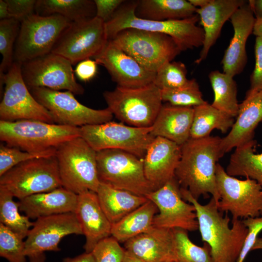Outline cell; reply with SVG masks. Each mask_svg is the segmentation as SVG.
Listing matches in <instances>:
<instances>
[{
	"mask_svg": "<svg viewBox=\"0 0 262 262\" xmlns=\"http://www.w3.org/2000/svg\"><path fill=\"white\" fill-rule=\"evenodd\" d=\"M63 262H97L91 252H85L73 258H67Z\"/></svg>",
	"mask_w": 262,
	"mask_h": 262,
	"instance_id": "obj_48",
	"label": "cell"
},
{
	"mask_svg": "<svg viewBox=\"0 0 262 262\" xmlns=\"http://www.w3.org/2000/svg\"><path fill=\"white\" fill-rule=\"evenodd\" d=\"M55 156L62 187L77 195L97 192L100 184L97 152L82 137L61 144Z\"/></svg>",
	"mask_w": 262,
	"mask_h": 262,
	"instance_id": "obj_5",
	"label": "cell"
},
{
	"mask_svg": "<svg viewBox=\"0 0 262 262\" xmlns=\"http://www.w3.org/2000/svg\"><path fill=\"white\" fill-rule=\"evenodd\" d=\"M185 64L180 61L167 62L156 72L153 83L161 90L177 88L188 81Z\"/></svg>",
	"mask_w": 262,
	"mask_h": 262,
	"instance_id": "obj_39",
	"label": "cell"
},
{
	"mask_svg": "<svg viewBox=\"0 0 262 262\" xmlns=\"http://www.w3.org/2000/svg\"><path fill=\"white\" fill-rule=\"evenodd\" d=\"M34 98L49 112L54 123L81 127L112 121L113 115L106 108L94 109L79 102L74 94L45 87L29 89Z\"/></svg>",
	"mask_w": 262,
	"mask_h": 262,
	"instance_id": "obj_12",
	"label": "cell"
},
{
	"mask_svg": "<svg viewBox=\"0 0 262 262\" xmlns=\"http://www.w3.org/2000/svg\"><path fill=\"white\" fill-rule=\"evenodd\" d=\"M100 183L146 196L154 191L145 174L143 159L127 151L107 149L97 152Z\"/></svg>",
	"mask_w": 262,
	"mask_h": 262,
	"instance_id": "obj_7",
	"label": "cell"
},
{
	"mask_svg": "<svg viewBox=\"0 0 262 262\" xmlns=\"http://www.w3.org/2000/svg\"><path fill=\"white\" fill-rule=\"evenodd\" d=\"M112 236L99 241L91 252L97 262H122L125 249Z\"/></svg>",
	"mask_w": 262,
	"mask_h": 262,
	"instance_id": "obj_42",
	"label": "cell"
},
{
	"mask_svg": "<svg viewBox=\"0 0 262 262\" xmlns=\"http://www.w3.org/2000/svg\"><path fill=\"white\" fill-rule=\"evenodd\" d=\"M74 213L85 237V252H91L99 241L111 235L112 224L100 206L96 192L87 191L78 195Z\"/></svg>",
	"mask_w": 262,
	"mask_h": 262,
	"instance_id": "obj_23",
	"label": "cell"
},
{
	"mask_svg": "<svg viewBox=\"0 0 262 262\" xmlns=\"http://www.w3.org/2000/svg\"><path fill=\"white\" fill-rule=\"evenodd\" d=\"M108 40L105 23L95 16L71 22L62 33L51 52L65 57L74 65L94 57Z\"/></svg>",
	"mask_w": 262,
	"mask_h": 262,
	"instance_id": "obj_16",
	"label": "cell"
},
{
	"mask_svg": "<svg viewBox=\"0 0 262 262\" xmlns=\"http://www.w3.org/2000/svg\"><path fill=\"white\" fill-rule=\"evenodd\" d=\"M236 117L229 134L221 138L220 146L224 154L254 140L255 130L262 120V90L239 104Z\"/></svg>",
	"mask_w": 262,
	"mask_h": 262,
	"instance_id": "obj_25",
	"label": "cell"
},
{
	"mask_svg": "<svg viewBox=\"0 0 262 262\" xmlns=\"http://www.w3.org/2000/svg\"><path fill=\"white\" fill-rule=\"evenodd\" d=\"M73 234H83L73 213L38 218L33 222L25 241V255L31 258L46 251H60L58 245L62 239Z\"/></svg>",
	"mask_w": 262,
	"mask_h": 262,
	"instance_id": "obj_18",
	"label": "cell"
},
{
	"mask_svg": "<svg viewBox=\"0 0 262 262\" xmlns=\"http://www.w3.org/2000/svg\"></svg>",
	"mask_w": 262,
	"mask_h": 262,
	"instance_id": "obj_56",
	"label": "cell"
},
{
	"mask_svg": "<svg viewBox=\"0 0 262 262\" xmlns=\"http://www.w3.org/2000/svg\"><path fill=\"white\" fill-rule=\"evenodd\" d=\"M122 262H144L131 252L125 249L124 257Z\"/></svg>",
	"mask_w": 262,
	"mask_h": 262,
	"instance_id": "obj_52",
	"label": "cell"
},
{
	"mask_svg": "<svg viewBox=\"0 0 262 262\" xmlns=\"http://www.w3.org/2000/svg\"><path fill=\"white\" fill-rule=\"evenodd\" d=\"M194 110L191 138L209 136L214 129L226 133L235 122L233 117L217 109L208 102L194 107Z\"/></svg>",
	"mask_w": 262,
	"mask_h": 262,
	"instance_id": "obj_32",
	"label": "cell"
},
{
	"mask_svg": "<svg viewBox=\"0 0 262 262\" xmlns=\"http://www.w3.org/2000/svg\"><path fill=\"white\" fill-rule=\"evenodd\" d=\"M96 16L104 23L108 22L125 1L123 0H94Z\"/></svg>",
	"mask_w": 262,
	"mask_h": 262,
	"instance_id": "obj_46",
	"label": "cell"
},
{
	"mask_svg": "<svg viewBox=\"0 0 262 262\" xmlns=\"http://www.w3.org/2000/svg\"><path fill=\"white\" fill-rule=\"evenodd\" d=\"M180 190L182 198L195 208L202 240L210 246L213 262H237L248 233L243 220L232 219L230 227L228 213L223 215L214 198L202 205L188 190Z\"/></svg>",
	"mask_w": 262,
	"mask_h": 262,
	"instance_id": "obj_2",
	"label": "cell"
},
{
	"mask_svg": "<svg viewBox=\"0 0 262 262\" xmlns=\"http://www.w3.org/2000/svg\"><path fill=\"white\" fill-rule=\"evenodd\" d=\"M180 157V146L163 137L154 138L143 159L145 176L154 191L175 178Z\"/></svg>",
	"mask_w": 262,
	"mask_h": 262,
	"instance_id": "obj_20",
	"label": "cell"
},
{
	"mask_svg": "<svg viewBox=\"0 0 262 262\" xmlns=\"http://www.w3.org/2000/svg\"><path fill=\"white\" fill-rule=\"evenodd\" d=\"M257 249H262V238H257L251 251Z\"/></svg>",
	"mask_w": 262,
	"mask_h": 262,
	"instance_id": "obj_54",
	"label": "cell"
},
{
	"mask_svg": "<svg viewBox=\"0 0 262 262\" xmlns=\"http://www.w3.org/2000/svg\"><path fill=\"white\" fill-rule=\"evenodd\" d=\"M255 63L250 77V87L246 94L247 98L262 90V37L257 36L255 43Z\"/></svg>",
	"mask_w": 262,
	"mask_h": 262,
	"instance_id": "obj_43",
	"label": "cell"
},
{
	"mask_svg": "<svg viewBox=\"0 0 262 262\" xmlns=\"http://www.w3.org/2000/svg\"><path fill=\"white\" fill-rule=\"evenodd\" d=\"M79 136L80 127L36 120H0V141L27 152L55 150L66 141Z\"/></svg>",
	"mask_w": 262,
	"mask_h": 262,
	"instance_id": "obj_4",
	"label": "cell"
},
{
	"mask_svg": "<svg viewBox=\"0 0 262 262\" xmlns=\"http://www.w3.org/2000/svg\"><path fill=\"white\" fill-rule=\"evenodd\" d=\"M255 19L248 1H246L230 18L234 33L224 52L221 64L223 72L231 77L242 73L246 65V43L252 33Z\"/></svg>",
	"mask_w": 262,
	"mask_h": 262,
	"instance_id": "obj_21",
	"label": "cell"
},
{
	"mask_svg": "<svg viewBox=\"0 0 262 262\" xmlns=\"http://www.w3.org/2000/svg\"><path fill=\"white\" fill-rule=\"evenodd\" d=\"M93 58L106 68L117 86L138 88L154 82L156 73L145 69L110 40Z\"/></svg>",
	"mask_w": 262,
	"mask_h": 262,
	"instance_id": "obj_19",
	"label": "cell"
},
{
	"mask_svg": "<svg viewBox=\"0 0 262 262\" xmlns=\"http://www.w3.org/2000/svg\"><path fill=\"white\" fill-rule=\"evenodd\" d=\"M12 18L10 15L8 5L5 0H0V19L5 20Z\"/></svg>",
	"mask_w": 262,
	"mask_h": 262,
	"instance_id": "obj_50",
	"label": "cell"
},
{
	"mask_svg": "<svg viewBox=\"0 0 262 262\" xmlns=\"http://www.w3.org/2000/svg\"><path fill=\"white\" fill-rule=\"evenodd\" d=\"M194 112V107L163 104L151 126V135L181 146L190 138Z\"/></svg>",
	"mask_w": 262,
	"mask_h": 262,
	"instance_id": "obj_27",
	"label": "cell"
},
{
	"mask_svg": "<svg viewBox=\"0 0 262 262\" xmlns=\"http://www.w3.org/2000/svg\"><path fill=\"white\" fill-rule=\"evenodd\" d=\"M11 18L20 23L35 13L36 0H5Z\"/></svg>",
	"mask_w": 262,
	"mask_h": 262,
	"instance_id": "obj_45",
	"label": "cell"
},
{
	"mask_svg": "<svg viewBox=\"0 0 262 262\" xmlns=\"http://www.w3.org/2000/svg\"><path fill=\"white\" fill-rule=\"evenodd\" d=\"M98 63L90 58L79 62L74 70L76 76L81 81L87 82L95 77L97 73Z\"/></svg>",
	"mask_w": 262,
	"mask_h": 262,
	"instance_id": "obj_47",
	"label": "cell"
},
{
	"mask_svg": "<svg viewBox=\"0 0 262 262\" xmlns=\"http://www.w3.org/2000/svg\"><path fill=\"white\" fill-rule=\"evenodd\" d=\"M188 1L196 8H200L207 5L210 0H188Z\"/></svg>",
	"mask_w": 262,
	"mask_h": 262,
	"instance_id": "obj_53",
	"label": "cell"
},
{
	"mask_svg": "<svg viewBox=\"0 0 262 262\" xmlns=\"http://www.w3.org/2000/svg\"><path fill=\"white\" fill-rule=\"evenodd\" d=\"M252 33L256 37H262V17L255 19Z\"/></svg>",
	"mask_w": 262,
	"mask_h": 262,
	"instance_id": "obj_51",
	"label": "cell"
},
{
	"mask_svg": "<svg viewBox=\"0 0 262 262\" xmlns=\"http://www.w3.org/2000/svg\"><path fill=\"white\" fill-rule=\"evenodd\" d=\"M215 174L220 196L217 206L221 212L230 213L232 219L262 216V186L256 180L248 178L241 180L229 176L218 163Z\"/></svg>",
	"mask_w": 262,
	"mask_h": 262,
	"instance_id": "obj_13",
	"label": "cell"
},
{
	"mask_svg": "<svg viewBox=\"0 0 262 262\" xmlns=\"http://www.w3.org/2000/svg\"><path fill=\"white\" fill-rule=\"evenodd\" d=\"M151 129V127L139 128L111 121L82 126L80 135L96 152L116 149L143 159L155 138L150 133Z\"/></svg>",
	"mask_w": 262,
	"mask_h": 262,
	"instance_id": "obj_11",
	"label": "cell"
},
{
	"mask_svg": "<svg viewBox=\"0 0 262 262\" xmlns=\"http://www.w3.org/2000/svg\"><path fill=\"white\" fill-rule=\"evenodd\" d=\"M4 91L0 103V120H36L54 123L49 112L33 96L26 85L21 64L14 62L0 79Z\"/></svg>",
	"mask_w": 262,
	"mask_h": 262,
	"instance_id": "obj_14",
	"label": "cell"
},
{
	"mask_svg": "<svg viewBox=\"0 0 262 262\" xmlns=\"http://www.w3.org/2000/svg\"><path fill=\"white\" fill-rule=\"evenodd\" d=\"M31 262H44L45 257L44 254L40 255L29 258Z\"/></svg>",
	"mask_w": 262,
	"mask_h": 262,
	"instance_id": "obj_55",
	"label": "cell"
},
{
	"mask_svg": "<svg viewBox=\"0 0 262 262\" xmlns=\"http://www.w3.org/2000/svg\"><path fill=\"white\" fill-rule=\"evenodd\" d=\"M110 40L145 69L154 73L181 52L170 36L134 28L119 32Z\"/></svg>",
	"mask_w": 262,
	"mask_h": 262,
	"instance_id": "obj_8",
	"label": "cell"
},
{
	"mask_svg": "<svg viewBox=\"0 0 262 262\" xmlns=\"http://www.w3.org/2000/svg\"><path fill=\"white\" fill-rule=\"evenodd\" d=\"M59 15L34 13L20 23L14 50V62L22 64L51 52L63 31L71 23Z\"/></svg>",
	"mask_w": 262,
	"mask_h": 262,
	"instance_id": "obj_10",
	"label": "cell"
},
{
	"mask_svg": "<svg viewBox=\"0 0 262 262\" xmlns=\"http://www.w3.org/2000/svg\"></svg>",
	"mask_w": 262,
	"mask_h": 262,
	"instance_id": "obj_57",
	"label": "cell"
},
{
	"mask_svg": "<svg viewBox=\"0 0 262 262\" xmlns=\"http://www.w3.org/2000/svg\"><path fill=\"white\" fill-rule=\"evenodd\" d=\"M158 212L157 206L148 200L118 222L112 224L111 236L119 242H126L150 229Z\"/></svg>",
	"mask_w": 262,
	"mask_h": 262,
	"instance_id": "obj_30",
	"label": "cell"
},
{
	"mask_svg": "<svg viewBox=\"0 0 262 262\" xmlns=\"http://www.w3.org/2000/svg\"><path fill=\"white\" fill-rule=\"evenodd\" d=\"M256 144L253 140L236 147L226 171L231 176L254 180L262 186V153H254Z\"/></svg>",
	"mask_w": 262,
	"mask_h": 262,
	"instance_id": "obj_33",
	"label": "cell"
},
{
	"mask_svg": "<svg viewBox=\"0 0 262 262\" xmlns=\"http://www.w3.org/2000/svg\"><path fill=\"white\" fill-rule=\"evenodd\" d=\"M0 186L19 200L62 187L56 156L29 160L0 176Z\"/></svg>",
	"mask_w": 262,
	"mask_h": 262,
	"instance_id": "obj_9",
	"label": "cell"
},
{
	"mask_svg": "<svg viewBox=\"0 0 262 262\" xmlns=\"http://www.w3.org/2000/svg\"><path fill=\"white\" fill-rule=\"evenodd\" d=\"M23 238L0 223V256L9 262H26Z\"/></svg>",
	"mask_w": 262,
	"mask_h": 262,
	"instance_id": "obj_40",
	"label": "cell"
},
{
	"mask_svg": "<svg viewBox=\"0 0 262 262\" xmlns=\"http://www.w3.org/2000/svg\"><path fill=\"white\" fill-rule=\"evenodd\" d=\"M35 13L42 16L59 15L75 22L96 16V8L91 0H37Z\"/></svg>",
	"mask_w": 262,
	"mask_h": 262,
	"instance_id": "obj_31",
	"label": "cell"
},
{
	"mask_svg": "<svg viewBox=\"0 0 262 262\" xmlns=\"http://www.w3.org/2000/svg\"><path fill=\"white\" fill-rule=\"evenodd\" d=\"M14 197L7 189L0 186V222L24 239L33 222L19 213V202L14 201Z\"/></svg>",
	"mask_w": 262,
	"mask_h": 262,
	"instance_id": "obj_35",
	"label": "cell"
},
{
	"mask_svg": "<svg viewBox=\"0 0 262 262\" xmlns=\"http://www.w3.org/2000/svg\"><path fill=\"white\" fill-rule=\"evenodd\" d=\"M96 193L100 206L112 225L148 200L145 196L115 189L100 182Z\"/></svg>",
	"mask_w": 262,
	"mask_h": 262,
	"instance_id": "obj_28",
	"label": "cell"
},
{
	"mask_svg": "<svg viewBox=\"0 0 262 262\" xmlns=\"http://www.w3.org/2000/svg\"><path fill=\"white\" fill-rule=\"evenodd\" d=\"M19 210L29 218L74 213L78 195L63 187L33 194L19 200Z\"/></svg>",
	"mask_w": 262,
	"mask_h": 262,
	"instance_id": "obj_26",
	"label": "cell"
},
{
	"mask_svg": "<svg viewBox=\"0 0 262 262\" xmlns=\"http://www.w3.org/2000/svg\"><path fill=\"white\" fill-rule=\"evenodd\" d=\"M209 79L214 93L211 105L232 117L238 113L237 84L233 77L218 70L211 71Z\"/></svg>",
	"mask_w": 262,
	"mask_h": 262,
	"instance_id": "obj_34",
	"label": "cell"
},
{
	"mask_svg": "<svg viewBox=\"0 0 262 262\" xmlns=\"http://www.w3.org/2000/svg\"><path fill=\"white\" fill-rule=\"evenodd\" d=\"M246 0H210L205 6L196 8L199 23L204 33V41L199 57L195 63L199 64L205 60L211 48L219 37L225 22Z\"/></svg>",
	"mask_w": 262,
	"mask_h": 262,
	"instance_id": "obj_24",
	"label": "cell"
},
{
	"mask_svg": "<svg viewBox=\"0 0 262 262\" xmlns=\"http://www.w3.org/2000/svg\"><path fill=\"white\" fill-rule=\"evenodd\" d=\"M20 22L14 18L0 21V52L2 60L0 65V79L14 62V43L17 38Z\"/></svg>",
	"mask_w": 262,
	"mask_h": 262,
	"instance_id": "obj_37",
	"label": "cell"
},
{
	"mask_svg": "<svg viewBox=\"0 0 262 262\" xmlns=\"http://www.w3.org/2000/svg\"><path fill=\"white\" fill-rule=\"evenodd\" d=\"M124 247L144 262H177L172 229L152 226L125 242Z\"/></svg>",
	"mask_w": 262,
	"mask_h": 262,
	"instance_id": "obj_22",
	"label": "cell"
},
{
	"mask_svg": "<svg viewBox=\"0 0 262 262\" xmlns=\"http://www.w3.org/2000/svg\"><path fill=\"white\" fill-rule=\"evenodd\" d=\"M161 91L163 101L172 105L194 107L207 102L204 100L198 83L195 79L189 80L181 87Z\"/></svg>",
	"mask_w": 262,
	"mask_h": 262,
	"instance_id": "obj_38",
	"label": "cell"
},
{
	"mask_svg": "<svg viewBox=\"0 0 262 262\" xmlns=\"http://www.w3.org/2000/svg\"><path fill=\"white\" fill-rule=\"evenodd\" d=\"M103 96L113 115L135 127H151L163 105L161 91L154 83L134 88L117 86Z\"/></svg>",
	"mask_w": 262,
	"mask_h": 262,
	"instance_id": "obj_6",
	"label": "cell"
},
{
	"mask_svg": "<svg viewBox=\"0 0 262 262\" xmlns=\"http://www.w3.org/2000/svg\"><path fill=\"white\" fill-rule=\"evenodd\" d=\"M136 5V0H125L111 19L105 23L108 40L122 30L134 28L167 34L173 38L181 51L202 47L204 33L203 28L197 25L199 22L197 14L182 19L150 20L135 16Z\"/></svg>",
	"mask_w": 262,
	"mask_h": 262,
	"instance_id": "obj_3",
	"label": "cell"
},
{
	"mask_svg": "<svg viewBox=\"0 0 262 262\" xmlns=\"http://www.w3.org/2000/svg\"><path fill=\"white\" fill-rule=\"evenodd\" d=\"M221 138L207 136L190 138L181 146V157L175 178L180 187L187 189L198 200L201 196L212 197L218 203L220 196L216 182L217 162L225 154Z\"/></svg>",
	"mask_w": 262,
	"mask_h": 262,
	"instance_id": "obj_1",
	"label": "cell"
},
{
	"mask_svg": "<svg viewBox=\"0 0 262 262\" xmlns=\"http://www.w3.org/2000/svg\"><path fill=\"white\" fill-rule=\"evenodd\" d=\"M242 220L248 229V233L237 262H244L248 253L251 251L259 233L262 230V216Z\"/></svg>",
	"mask_w": 262,
	"mask_h": 262,
	"instance_id": "obj_44",
	"label": "cell"
},
{
	"mask_svg": "<svg viewBox=\"0 0 262 262\" xmlns=\"http://www.w3.org/2000/svg\"><path fill=\"white\" fill-rule=\"evenodd\" d=\"M56 149L42 152H30L1 143L0 145V176L16 165L35 158L54 156Z\"/></svg>",
	"mask_w": 262,
	"mask_h": 262,
	"instance_id": "obj_41",
	"label": "cell"
},
{
	"mask_svg": "<svg viewBox=\"0 0 262 262\" xmlns=\"http://www.w3.org/2000/svg\"><path fill=\"white\" fill-rule=\"evenodd\" d=\"M196 10L188 0H136L135 15L144 19L165 21L190 17Z\"/></svg>",
	"mask_w": 262,
	"mask_h": 262,
	"instance_id": "obj_29",
	"label": "cell"
},
{
	"mask_svg": "<svg viewBox=\"0 0 262 262\" xmlns=\"http://www.w3.org/2000/svg\"><path fill=\"white\" fill-rule=\"evenodd\" d=\"M145 197L153 202L159 210L154 217L153 226L187 231L198 229L195 208L182 198L180 186L175 178Z\"/></svg>",
	"mask_w": 262,
	"mask_h": 262,
	"instance_id": "obj_17",
	"label": "cell"
},
{
	"mask_svg": "<svg viewBox=\"0 0 262 262\" xmlns=\"http://www.w3.org/2000/svg\"><path fill=\"white\" fill-rule=\"evenodd\" d=\"M177 262H213L211 247L207 243L199 246L189 238L187 231L172 229Z\"/></svg>",
	"mask_w": 262,
	"mask_h": 262,
	"instance_id": "obj_36",
	"label": "cell"
},
{
	"mask_svg": "<svg viewBox=\"0 0 262 262\" xmlns=\"http://www.w3.org/2000/svg\"><path fill=\"white\" fill-rule=\"evenodd\" d=\"M72 65L65 57L50 52L22 63L21 70L29 89L45 87L82 95L84 89L76 81Z\"/></svg>",
	"mask_w": 262,
	"mask_h": 262,
	"instance_id": "obj_15",
	"label": "cell"
},
{
	"mask_svg": "<svg viewBox=\"0 0 262 262\" xmlns=\"http://www.w3.org/2000/svg\"><path fill=\"white\" fill-rule=\"evenodd\" d=\"M255 18L262 17V0H248Z\"/></svg>",
	"mask_w": 262,
	"mask_h": 262,
	"instance_id": "obj_49",
	"label": "cell"
}]
</instances>
